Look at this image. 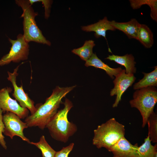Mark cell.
<instances>
[{
	"label": "cell",
	"instance_id": "cell-1",
	"mask_svg": "<svg viewBox=\"0 0 157 157\" xmlns=\"http://www.w3.org/2000/svg\"><path fill=\"white\" fill-rule=\"evenodd\" d=\"M76 87V85L66 87L57 86L45 103L37 108L34 113L26 118L25 122L28 126H38L44 129L57 112L62 99Z\"/></svg>",
	"mask_w": 157,
	"mask_h": 157
},
{
	"label": "cell",
	"instance_id": "cell-2",
	"mask_svg": "<svg viewBox=\"0 0 157 157\" xmlns=\"http://www.w3.org/2000/svg\"><path fill=\"white\" fill-rule=\"evenodd\" d=\"M64 107L57 111L47 125L52 137L54 139L64 143L77 131L76 125L69 122L67 115L73 107L72 102L66 99Z\"/></svg>",
	"mask_w": 157,
	"mask_h": 157
},
{
	"label": "cell",
	"instance_id": "cell-3",
	"mask_svg": "<svg viewBox=\"0 0 157 157\" xmlns=\"http://www.w3.org/2000/svg\"><path fill=\"white\" fill-rule=\"evenodd\" d=\"M92 144L98 149L104 147L109 151L119 139L124 137V126L111 118L94 130Z\"/></svg>",
	"mask_w": 157,
	"mask_h": 157
},
{
	"label": "cell",
	"instance_id": "cell-4",
	"mask_svg": "<svg viewBox=\"0 0 157 157\" xmlns=\"http://www.w3.org/2000/svg\"><path fill=\"white\" fill-rule=\"evenodd\" d=\"M15 2L23 10L21 17L23 18V35L26 41L50 46L51 42L44 36L36 24L35 18L38 14L34 11L29 0H16Z\"/></svg>",
	"mask_w": 157,
	"mask_h": 157
},
{
	"label": "cell",
	"instance_id": "cell-5",
	"mask_svg": "<svg viewBox=\"0 0 157 157\" xmlns=\"http://www.w3.org/2000/svg\"><path fill=\"white\" fill-rule=\"evenodd\" d=\"M157 102V91L154 87H148L138 90L134 93L133 99L130 101L132 107L137 108L142 117V126L147 124L150 115L154 112Z\"/></svg>",
	"mask_w": 157,
	"mask_h": 157
},
{
	"label": "cell",
	"instance_id": "cell-6",
	"mask_svg": "<svg viewBox=\"0 0 157 157\" xmlns=\"http://www.w3.org/2000/svg\"><path fill=\"white\" fill-rule=\"evenodd\" d=\"M12 46L9 52L0 60V66L9 64L11 62L19 63L27 59L29 54V45L23 34H19L17 39L8 38Z\"/></svg>",
	"mask_w": 157,
	"mask_h": 157
},
{
	"label": "cell",
	"instance_id": "cell-7",
	"mask_svg": "<svg viewBox=\"0 0 157 157\" xmlns=\"http://www.w3.org/2000/svg\"><path fill=\"white\" fill-rule=\"evenodd\" d=\"M3 121L4 125L3 133L12 139L15 136L20 137L22 139L30 143V141L24 135L23 130L28 127L26 123L23 122L15 113L6 112L3 116Z\"/></svg>",
	"mask_w": 157,
	"mask_h": 157
},
{
	"label": "cell",
	"instance_id": "cell-8",
	"mask_svg": "<svg viewBox=\"0 0 157 157\" xmlns=\"http://www.w3.org/2000/svg\"><path fill=\"white\" fill-rule=\"evenodd\" d=\"M23 63H22L18 66L13 73L8 72V76L7 79L11 83L13 87V96L19 102L21 106L29 110L32 115L34 113L37 109V108L34 106V102L30 98L28 94L24 92L22 85L19 87L16 83V78L18 75L17 71L19 66Z\"/></svg>",
	"mask_w": 157,
	"mask_h": 157
},
{
	"label": "cell",
	"instance_id": "cell-9",
	"mask_svg": "<svg viewBox=\"0 0 157 157\" xmlns=\"http://www.w3.org/2000/svg\"><path fill=\"white\" fill-rule=\"evenodd\" d=\"M12 89L6 87L0 90V108L3 112H10L17 115L20 119H24L28 116V110L21 106L16 100L10 96Z\"/></svg>",
	"mask_w": 157,
	"mask_h": 157
},
{
	"label": "cell",
	"instance_id": "cell-10",
	"mask_svg": "<svg viewBox=\"0 0 157 157\" xmlns=\"http://www.w3.org/2000/svg\"><path fill=\"white\" fill-rule=\"evenodd\" d=\"M135 79L133 74H126L125 69H123L115 76L113 81L114 87L110 92L111 96L116 95L115 102L113 105V108L117 106L121 100L122 95L129 87L132 85Z\"/></svg>",
	"mask_w": 157,
	"mask_h": 157
},
{
	"label": "cell",
	"instance_id": "cell-11",
	"mask_svg": "<svg viewBox=\"0 0 157 157\" xmlns=\"http://www.w3.org/2000/svg\"><path fill=\"white\" fill-rule=\"evenodd\" d=\"M138 144H132L125 137L119 139L111 147L109 151L113 157H135Z\"/></svg>",
	"mask_w": 157,
	"mask_h": 157
},
{
	"label": "cell",
	"instance_id": "cell-12",
	"mask_svg": "<svg viewBox=\"0 0 157 157\" xmlns=\"http://www.w3.org/2000/svg\"><path fill=\"white\" fill-rule=\"evenodd\" d=\"M82 30L86 32H94V36L97 38L101 36L106 39V33L108 30L115 31V29L112 25L111 21H109L107 17H105L98 22L94 24L83 26Z\"/></svg>",
	"mask_w": 157,
	"mask_h": 157
},
{
	"label": "cell",
	"instance_id": "cell-13",
	"mask_svg": "<svg viewBox=\"0 0 157 157\" xmlns=\"http://www.w3.org/2000/svg\"><path fill=\"white\" fill-rule=\"evenodd\" d=\"M112 25L124 33L129 38L137 40L138 30L140 24L135 19H132L126 22H118L114 20L111 21Z\"/></svg>",
	"mask_w": 157,
	"mask_h": 157
},
{
	"label": "cell",
	"instance_id": "cell-14",
	"mask_svg": "<svg viewBox=\"0 0 157 157\" xmlns=\"http://www.w3.org/2000/svg\"><path fill=\"white\" fill-rule=\"evenodd\" d=\"M86 67L92 66L105 70L106 73L112 79L113 76H116L123 70L121 67L112 68L105 64L99 59L95 53H93L91 57L85 61Z\"/></svg>",
	"mask_w": 157,
	"mask_h": 157
},
{
	"label": "cell",
	"instance_id": "cell-15",
	"mask_svg": "<svg viewBox=\"0 0 157 157\" xmlns=\"http://www.w3.org/2000/svg\"><path fill=\"white\" fill-rule=\"evenodd\" d=\"M106 59L113 61L117 63L124 66L126 69V73L130 75L135 73V62L133 56L131 54H126L123 56L112 55H108Z\"/></svg>",
	"mask_w": 157,
	"mask_h": 157
},
{
	"label": "cell",
	"instance_id": "cell-16",
	"mask_svg": "<svg viewBox=\"0 0 157 157\" xmlns=\"http://www.w3.org/2000/svg\"><path fill=\"white\" fill-rule=\"evenodd\" d=\"M137 40L146 48H150L153 46L154 42L153 33L146 25L140 24Z\"/></svg>",
	"mask_w": 157,
	"mask_h": 157
},
{
	"label": "cell",
	"instance_id": "cell-17",
	"mask_svg": "<svg viewBox=\"0 0 157 157\" xmlns=\"http://www.w3.org/2000/svg\"><path fill=\"white\" fill-rule=\"evenodd\" d=\"M149 135L145 138L144 142L138 146L135 157H154L157 152V143L153 145L151 143Z\"/></svg>",
	"mask_w": 157,
	"mask_h": 157
},
{
	"label": "cell",
	"instance_id": "cell-18",
	"mask_svg": "<svg viewBox=\"0 0 157 157\" xmlns=\"http://www.w3.org/2000/svg\"><path fill=\"white\" fill-rule=\"evenodd\" d=\"M144 77L133 86L134 90H138L148 87L157 86V67H154V70L149 73L143 72Z\"/></svg>",
	"mask_w": 157,
	"mask_h": 157
},
{
	"label": "cell",
	"instance_id": "cell-19",
	"mask_svg": "<svg viewBox=\"0 0 157 157\" xmlns=\"http://www.w3.org/2000/svg\"><path fill=\"white\" fill-rule=\"evenodd\" d=\"M95 45L94 41L86 40L82 46L73 49L72 52L78 56L82 60L86 61L93 53V49Z\"/></svg>",
	"mask_w": 157,
	"mask_h": 157
},
{
	"label": "cell",
	"instance_id": "cell-20",
	"mask_svg": "<svg viewBox=\"0 0 157 157\" xmlns=\"http://www.w3.org/2000/svg\"><path fill=\"white\" fill-rule=\"evenodd\" d=\"M129 1L131 7L133 9H138L143 5H148L151 9V18L157 22V0H130Z\"/></svg>",
	"mask_w": 157,
	"mask_h": 157
},
{
	"label": "cell",
	"instance_id": "cell-21",
	"mask_svg": "<svg viewBox=\"0 0 157 157\" xmlns=\"http://www.w3.org/2000/svg\"><path fill=\"white\" fill-rule=\"evenodd\" d=\"M29 144L35 146L40 150L42 157H54L56 151L48 144L44 135L41 137L38 142H30Z\"/></svg>",
	"mask_w": 157,
	"mask_h": 157
},
{
	"label": "cell",
	"instance_id": "cell-22",
	"mask_svg": "<svg viewBox=\"0 0 157 157\" xmlns=\"http://www.w3.org/2000/svg\"><path fill=\"white\" fill-rule=\"evenodd\" d=\"M148 124L149 135L150 140L153 143L157 142V115L154 111L148 118Z\"/></svg>",
	"mask_w": 157,
	"mask_h": 157
},
{
	"label": "cell",
	"instance_id": "cell-23",
	"mask_svg": "<svg viewBox=\"0 0 157 157\" xmlns=\"http://www.w3.org/2000/svg\"><path fill=\"white\" fill-rule=\"evenodd\" d=\"M30 4L32 5L34 3L37 2H41L45 9V17L48 19L49 17L50 9L52 1L49 0H29Z\"/></svg>",
	"mask_w": 157,
	"mask_h": 157
},
{
	"label": "cell",
	"instance_id": "cell-24",
	"mask_svg": "<svg viewBox=\"0 0 157 157\" xmlns=\"http://www.w3.org/2000/svg\"><path fill=\"white\" fill-rule=\"evenodd\" d=\"M74 144L70 143L69 145L63 147L60 150L56 151L54 157H68L70 152L72 150Z\"/></svg>",
	"mask_w": 157,
	"mask_h": 157
},
{
	"label": "cell",
	"instance_id": "cell-25",
	"mask_svg": "<svg viewBox=\"0 0 157 157\" xmlns=\"http://www.w3.org/2000/svg\"><path fill=\"white\" fill-rule=\"evenodd\" d=\"M2 112V110L0 108V144L3 148L6 149L7 146L4 140V136L2 134L4 132V125L3 121Z\"/></svg>",
	"mask_w": 157,
	"mask_h": 157
},
{
	"label": "cell",
	"instance_id": "cell-26",
	"mask_svg": "<svg viewBox=\"0 0 157 157\" xmlns=\"http://www.w3.org/2000/svg\"><path fill=\"white\" fill-rule=\"evenodd\" d=\"M154 157H157V152L155 154Z\"/></svg>",
	"mask_w": 157,
	"mask_h": 157
}]
</instances>
